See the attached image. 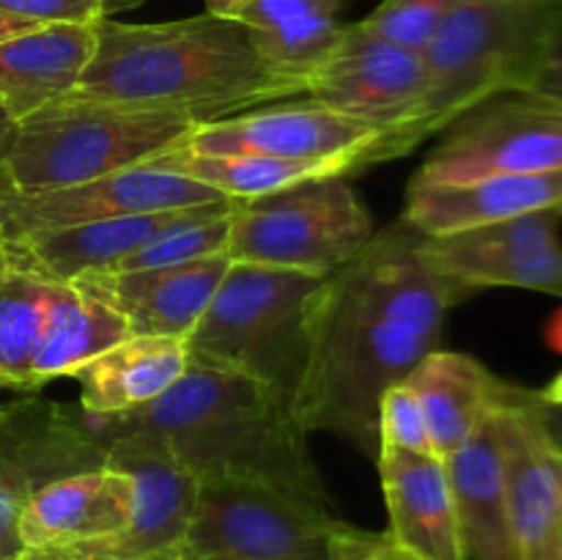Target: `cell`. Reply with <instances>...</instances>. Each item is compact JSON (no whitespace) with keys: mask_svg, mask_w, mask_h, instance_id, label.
Masks as SVG:
<instances>
[{"mask_svg":"<svg viewBox=\"0 0 562 560\" xmlns=\"http://www.w3.org/2000/svg\"><path fill=\"white\" fill-rule=\"evenodd\" d=\"M470 294L428 261L423 234L404 220L373 234L316 296L291 399L300 426L376 459L382 393L442 349L448 311Z\"/></svg>","mask_w":562,"mask_h":560,"instance_id":"cell-1","label":"cell"},{"mask_svg":"<svg viewBox=\"0 0 562 560\" xmlns=\"http://www.w3.org/2000/svg\"><path fill=\"white\" fill-rule=\"evenodd\" d=\"M97 44L75 97L159 110L206 124L267 104L305 99L307 82L278 71L228 16L93 25Z\"/></svg>","mask_w":562,"mask_h":560,"instance_id":"cell-2","label":"cell"},{"mask_svg":"<svg viewBox=\"0 0 562 560\" xmlns=\"http://www.w3.org/2000/svg\"><path fill=\"white\" fill-rule=\"evenodd\" d=\"M91 417L104 445L148 432L195 481H241L335 511L307 432L278 390L217 368L190 366L165 395L119 417Z\"/></svg>","mask_w":562,"mask_h":560,"instance_id":"cell-3","label":"cell"},{"mask_svg":"<svg viewBox=\"0 0 562 560\" xmlns=\"http://www.w3.org/2000/svg\"><path fill=\"white\" fill-rule=\"evenodd\" d=\"M198 121L69 97L14 121L0 148V192L75 187L184 146Z\"/></svg>","mask_w":562,"mask_h":560,"instance_id":"cell-4","label":"cell"},{"mask_svg":"<svg viewBox=\"0 0 562 560\" xmlns=\"http://www.w3.org/2000/svg\"><path fill=\"white\" fill-rule=\"evenodd\" d=\"M324 280L294 269L231 261L217 294L187 338L190 362L256 379L294 399Z\"/></svg>","mask_w":562,"mask_h":560,"instance_id":"cell-5","label":"cell"},{"mask_svg":"<svg viewBox=\"0 0 562 560\" xmlns=\"http://www.w3.org/2000/svg\"><path fill=\"white\" fill-rule=\"evenodd\" d=\"M560 0H464L420 49L428 75L426 137L508 91H525Z\"/></svg>","mask_w":562,"mask_h":560,"instance_id":"cell-6","label":"cell"},{"mask_svg":"<svg viewBox=\"0 0 562 560\" xmlns=\"http://www.w3.org/2000/svg\"><path fill=\"white\" fill-rule=\"evenodd\" d=\"M371 209L346 176L307 181L256 201H236L228 258L329 278L373 239Z\"/></svg>","mask_w":562,"mask_h":560,"instance_id":"cell-7","label":"cell"},{"mask_svg":"<svg viewBox=\"0 0 562 560\" xmlns=\"http://www.w3.org/2000/svg\"><path fill=\"white\" fill-rule=\"evenodd\" d=\"M355 525L274 489L198 481L179 560H333Z\"/></svg>","mask_w":562,"mask_h":560,"instance_id":"cell-8","label":"cell"},{"mask_svg":"<svg viewBox=\"0 0 562 560\" xmlns=\"http://www.w3.org/2000/svg\"><path fill=\"white\" fill-rule=\"evenodd\" d=\"M305 99L376 126L384 137L379 163L404 157L428 141L423 55L366 31L360 22L344 27L340 42L313 71Z\"/></svg>","mask_w":562,"mask_h":560,"instance_id":"cell-9","label":"cell"},{"mask_svg":"<svg viewBox=\"0 0 562 560\" xmlns=\"http://www.w3.org/2000/svg\"><path fill=\"white\" fill-rule=\"evenodd\" d=\"M558 170H562V104L530 91H508L456 119L415 179L464 184L488 176Z\"/></svg>","mask_w":562,"mask_h":560,"instance_id":"cell-10","label":"cell"},{"mask_svg":"<svg viewBox=\"0 0 562 560\" xmlns=\"http://www.w3.org/2000/svg\"><path fill=\"white\" fill-rule=\"evenodd\" d=\"M108 445L80 406L55 404L36 393L0 404V560H16L25 547L20 516L44 483L102 467Z\"/></svg>","mask_w":562,"mask_h":560,"instance_id":"cell-11","label":"cell"},{"mask_svg":"<svg viewBox=\"0 0 562 560\" xmlns=\"http://www.w3.org/2000/svg\"><path fill=\"white\" fill-rule=\"evenodd\" d=\"M108 461L132 472L135 514L121 530L66 547L25 549L16 560H179L198 481L148 432L115 434Z\"/></svg>","mask_w":562,"mask_h":560,"instance_id":"cell-12","label":"cell"},{"mask_svg":"<svg viewBox=\"0 0 562 560\" xmlns=\"http://www.w3.org/2000/svg\"><path fill=\"white\" fill-rule=\"evenodd\" d=\"M220 201L228 198L179 170L148 163L60 190L0 192V234L11 242L97 220L179 212Z\"/></svg>","mask_w":562,"mask_h":560,"instance_id":"cell-13","label":"cell"},{"mask_svg":"<svg viewBox=\"0 0 562 560\" xmlns=\"http://www.w3.org/2000/svg\"><path fill=\"white\" fill-rule=\"evenodd\" d=\"M382 132L333 108L296 99L198 124L184 141L195 154H258V157L346 163L351 170L379 165Z\"/></svg>","mask_w":562,"mask_h":560,"instance_id":"cell-14","label":"cell"},{"mask_svg":"<svg viewBox=\"0 0 562 560\" xmlns=\"http://www.w3.org/2000/svg\"><path fill=\"white\" fill-rule=\"evenodd\" d=\"M562 209L481 228L423 236L428 261L464 289H530L562 296Z\"/></svg>","mask_w":562,"mask_h":560,"instance_id":"cell-15","label":"cell"},{"mask_svg":"<svg viewBox=\"0 0 562 560\" xmlns=\"http://www.w3.org/2000/svg\"><path fill=\"white\" fill-rule=\"evenodd\" d=\"M494 437L519 558H562V453L538 415L536 390L521 388L494 415Z\"/></svg>","mask_w":562,"mask_h":560,"instance_id":"cell-16","label":"cell"},{"mask_svg":"<svg viewBox=\"0 0 562 560\" xmlns=\"http://www.w3.org/2000/svg\"><path fill=\"white\" fill-rule=\"evenodd\" d=\"M228 267V256H212L179 267L91 272L75 280V285L113 307L132 335L187 340L217 294Z\"/></svg>","mask_w":562,"mask_h":560,"instance_id":"cell-17","label":"cell"},{"mask_svg":"<svg viewBox=\"0 0 562 560\" xmlns=\"http://www.w3.org/2000/svg\"><path fill=\"white\" fill-rule=\"evenodd\" d=\"M390 549L409 560H467L448 461L409 450H379Z\"/></svg>","mask_w":562,"mask_h":560,"instance_id":"cell-18","label":"cell"},{"mask_svg":"<svg viewBox=\"0 0 562 560\" xmlns=\"http://www.w3.org/2000/svg\"><path fill=\"white\" fill-rule=\"evenodd\" d=\"M135 500L132 472L108 459L102 467L44 483L22 508V547L49 549L110 536L132 519Z\"/></svg>","mask_w":562,"mask_h":560,"instance_id":"cell-19","label":"cell"},{"mask_svg":"<svg viewBox=\"0 0 562 560\" xmlns=\"http://www.w3.org/2000/svg\"><path fill=\"white\" fill-rule=\"evenodd\" d=\"M547 209H562V170L488 176L464 184L412 179L401 220L423 236H445Z\"/></svg>","mask_w":562,"mask_h":560,"instance_id":"cell-20","label":"cell"},{"mask_svg":"<svg viewBox=\"0 0 562 560\" xmlns=\"http://www.w3.org/2000/svg\"><path fill=\"white\" fill-rule=\"evenodd\" d=\"M406 382L420 399L439 459L464 448L521 390L494 377L475 357L448 349L423 357Z\"/></svg>","mask_w":562,"mask_h":560,"instance_id":"cell-21","label":"cell"},{"mask_svg":"<svg viewBox=\"0 0 562 560\" xmlns=\"http://www.w3.org/2000/svg\"><path fill=\"white\" fill-rule=\"evenodd\" d=\"M190 212L192 209H179V212L97 220V223L22 236V239L5 242V245H9L14 269H25L47 283H75L82 275L113 269L137 247L154 239L159 231L179 223Z\"/></svg>","mask_w":562,"mask_h":560,"instance_id":"cell-22","label":"cell"},{"mask_svg":"<svg viewBox=\"0 0 562 560\" xmlns=\"http://www.w3.org/2000/svg\"><path fill=\"white\" fill-rule=\"evenodd\" d=\"M93 25H38L0 42V104L20 121L75 97L93 55Z\"/></svg>","mask_w":562,"mask_h":560,"instance_id":"cell-23","label":"cell"},{"mask_svg":"<svg viewBox=\"0 0 562 560\" xmlns=\"http://www.w3.org/2000/svg\"><path fill=\"white\" fill-rule=\"evenodd\" d=\"M187 340L130 335L80 368V410L119 417L151 404L190 371Z\"/></svg>","mask_w":562,"mask_h":560,"instance_id":"cell-24","label":"cell"},{"mask_svg":"<svg viewBox=\"0 0 562 560\" xmlns=\"http://www.w3.org/2000/svg\"><path fill=\"white\" fill-rule=\"evenodd\" d=\"M448 461L467 560H521L510 525L494 417Z\"/></svg>","mask_w":562,"mask_h":560,"instance_id":"cell-25","label":"cell"},{"mask_svg":"<svg viewBox=\"0 0 562 560\" xmlns=\"http://www.w3.org/2000/svg\"><path fill=\"white\" fill-rule=\"evenodd\" d=\"M124 318L75 283H49L47 316L33 360V390L58 377H75L86 362L130 338Z\"/></svg>","mask_w":562,"mask_h":560,"instance_id":"cell-26","label":"cell"},{"mask_svg":"<svg viewBox=\"0 0 562 560\" xmlns=\"http://www.w3.org/2000/svg\"><path fill=\"white\" fill-rule=\"evenodd\" d=\"M154 163L212 187L228 201H256L307 181L355 173L346 163H305V159L258 157V154H195L187 148L162 154Z\"/></svg>","mask_w":562,"mask_h":560,"instance_id":"cell-27","label":"cell"},{"mask_svg":"<svg viewBox=\"0 0 562 560\" xmlns=\"http://www.w3.org/2000/svg\"><path fill=\"white\" fill-rule=\"evenodd\" d=\"M47 280L14 269L0 278V388L33 390V360L47 316Z\"/></svg>","mask_w":562,"mask_h":560,"instance_id":"cell-28","label":"cell"},{"mask_svg":"<svg viewBox=\"0 0 562 560\" xmlns=\"http://www.w3.org/2000/svg\"><path fill=\"white\" fill-rule=\"evenodd\" d=\"M338 16H305L252 33V44L269 66L300 80L311 82L313 71L327 60L344 36Z\"/></svg>","mask_w":562,"mask_h":560,"instance_id":"cell-29","label":"cell"},{"mask_svg":"<svg viewBox=\"0 0 562 560\" xmlns=\"http://www.w3.org/2000/svg\"><path fill=\"white\" fill-rule=\"evenodd\" d=\"M459 3L464 0H382L373 14L360 20V25L387 42L420 53Z\"/></svg>","mask_w":562,"mask_h":560,"instance_id":"cell-30","label":"cell"},{"mask_svg":"<svg viewBox=\"0 0 562 560\" xmlns=\"http://www.w3.org/2000/svg\"><path fill=\"white\" fill-rule=\"evenodd\" d=\"M379 450H409V453L437 456L426 412L406 379L384 390L382 401H379Z\"/></svg>","mask_w":562,"mask_h":560,"instance_id":"cell-31","label":"cell"},{"mask_svg":"<svg viewBox=\"0 0 562 560\" xmlns=\"http://www.w3.org/2000/svg\"><path fill=\"white\" fill-rule=\"evenodd\" d=\"M0 11L33 25H97L108 16L104 0H0Z\"/></svg>","mask_w":562,"mask_h":560,"instance_id":"cell-32","label":"cell"},{"mask_svg":"<svg viewBox=\"0 0 562 560\" xmlns=\"http://www.w3.org/2000/svg\"><path fill=\"white\" fill-rule=\"evenodd\" d=\"M346 0H247L234 20L250 31L283 25V22L305 20V16H338Z\"/></svg>","mask_w":562,"mask_h":560,"instance_id":"cell-33","label":"cell"},{"mask_svg":"<svg viewBox=\"0 0 562 560\" xmlns=\"http://www.w3.org/2000/svg\"><path fill=\"white\" fill-rule=\"evenodd\" d=\"M525 91L562 104V0L543 33L541 49L536 55Z\"/></svg>","mask_w":562,"mask_h":560,"instance_id":"cell-34","label":"cell"},{"mask_svg":"<svg viewBox=\"0 0 562 560\" xmlns=\"http://www.w3.org/2000/svg\"><path fill=\"white\" fill-rule=\"evenodd\" d=\"M333 560H395L384 533H371L355 527L351 536L340 544L338 555Z\"/></svg>","mask_w":562,"mask_h":560,"instance_id":"cell-35","label":"cell"},{"mask_svg":"<svg viewBox=\"0 0 562 560\" xmlns=\"http://www.w3.org/2000/svg\"><path fill=\"white\" fill-rule=\"evenodd\" d=\"M538 415H541L543 428H547L549 439L554 443V448L562 453V406H552V404H543L538 399Z\"/></svg>","mask_w":562,"mask_h":560,"instance_id":"cell-36","label":"cell"},{"mask_svg":"<svg viewBox=\"0 0 562 560\" xmlns=\"http://www.w3.org/2000/svg\"><path fill=\"white\" fill-rule=\"evenodd\" d=\"M31 27H38V25H33V22H27V20H20V16L3 14V11H0V42L9 36H16V33L31 31Z\"/></svg>","mask_w":562,"mask_h":560,"instance_id":"cell-37","label":"cell"},{"mask_svg":"<svg viewBox=\"0 0 562 560\" xmlns=\"http://www.w3.org/2000/svg\"><path fill=\"white\" fill-rule=\"evenodd\" d=\"M245 3H247V0H206V14L228 16V20H234V14Z\"/></svg>","mask_w":562,"mask_h":560,"instance_id":"cell-38","label":"cell"},{"mask_svg":"<svg viewBox=\"0 0 562 560\" xmlns=\"http://www.w3.org/2000/svg\"><path fill=\"white\" fill-rule=\"evenodd\" d=\"M538 399L543 401V404H552V406H562V371L558 373V377L552 379V382L547 384L543 390H536Z\"/></svg>","mask_w":562,"mask_h":560,"instance_id":"cell-39","label":"cell"},{"mask_svg":"<svg viewBox=\"0 0 562 560\" xmlns=\"http://www.w3.org/2000/svg\"><path fill=\"white\" fill-rule=\"evenodd\" d=\"M549 344H552V349L562 351V311L549 324Z\"/></svg>","mask_w":562,"mask_h":560,"instance_id":"cell-40","label":"cell"},{"mask_svg":"<svg viewBox=\"0 0 562 560\" xmlns=\"http://www.w3.org/2000/svg\"><path fill=\"white\" fill-rule=\"evenodd\" d=\"M11 126H14V119H11V113H9V110H5L3 104H0V148H3L5 137H9Z\"/></svg>","mask_w":562,"mask_h":560,"instance_id":"cell-41","label":"cell"},{"mask_svg":"<svg viewBox=\"0 0 562 560\" xmlns=\"http://www.w3.org/2000/svg\"><path fill=\"white\" fill-rule=\"evenodd\" d=\"M143 0H104V9H108V16L115 14V11H124V9H135L140 5Z\"/></svg>","mask_w":562,"mask_h":560,"instance_id":"cell-42","label":"cell"},{"mask_svg":"<svg viewBox=\"0 0 562 560\" xmlns=\"http://www.w3.org/2000/svg\"><path fill=\"white\" fill-rule=\"evenodd\" d=\"M11 269V256H9V245H5V236L0 234V278Z\"/></svg>","mask_w":562,"mask_h":560,"instance_id":"cell-43","label":"cell"},{"mask_svg":"<svg viewBox=\"0 0 562 560\" xmlns=\"http://www.w3.org/2000/svg\"><path fill=\"white\" fill-rule=\"evenodd\" d=\"M395 555V552H393ZM395 558H398V560H409V558H401V555H395Z\"/></svg>","mask_w":562,"mask_h":560,"instance_id":"cell-44","label":"cell"},{"mask_svg":"<svg viewBox=\"0 0 562 560\" xmlns=\"http://www.w3.org/2000/svg\"><path fill=\"white\" fill-rule=\"evenodd\" d=\"M0 393H3V388H0Z\"/></svg>","mask_w":562,"mask_h":560,"instance_id":"cell-45","label":"cell"},{"mask_svg":"<svg viewBox=\"0 0 562 560\" xmlns=\"http://www.w3.org/2000/svg\"><path fill=\"white\" fill-rule=\"evenodd\" d=\"M554 560H562V558H554Z\"/></svg>","mask_w":562,"mask_h":560,"instance_id":"cell-46","label":"cell"},{"mask_svg":"<svg viewBox=\"0 0 562 560\" xmlns=\"http://www.w3.org/2000/svg\"><path fill=\"white\" fill-rule=\"evenodd\" d=\"M395 560H398V558H395Z\"/></svg>","mask_w":562,"mask_h":560,"instance_id":"cell-47","label":"cell"}]
</instances>
